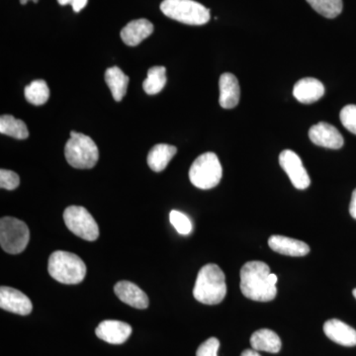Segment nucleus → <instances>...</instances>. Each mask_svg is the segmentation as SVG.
Listing matches in <instances>:
<instances>
[{"label": "nucleus", "instance_id": "nucleus-19", "mask_svg": "<svg viewBox=\"0 0 356 356\" xmlns=\"http://www.w3.org/2000/svg\"><path fill=\"white\" fill-rule=\"evenodd\" d=\"M177 153V147L172 145H156L147 154V165L154 172H163Z\"/></svg>", "mask_w": 356, "mask_h": 356}, {"label": "nucleus", "instance_id": "nucleus-22", "mask_svg": "<svg viewBox=\"0 0 356 356\" xmlns=\"http://www.w3.org/2000/svg\"><path fill=\"white\" fill-rule=\"evenodd\" d=\"M0 133L17 140L29 138V131L24 122L18 120L13 115H2L0 117Z\"/></svg>", "mask_w": 356, "mask_h": 356}, {"label": "nucleus", "instance_id": "nucleus-3", "mask_svg": "<svg viewBox=\"0 0 356 356\" xmlns=\"http://www.w3.org/2000/svg\"><path fill=\"white\" fill-rule=\"evenodd\" d=\"M49 273L63 284H79L86 275V266L81 257L69 252L57 250L50 255Z\"/></svg>", "mask_w": 356, "mask_h": 356}, {"label": "nucleus", "instance_id": "nucleus-33", "mask_svg": "<svg viewBox=\"0 0 356 356\" xmlns=\"http://www.w3.org/2000/svg\"><path fill=\"white\" fill-rule=\"evenodd\" d=\"M20 3L22 4V6H25V4H27L29 1H33L34 3H37V2L39 1V0H19Z\"/></svg>", "mask_w": 356, "mask_h": 356}, {"label": "nucleus", "instance_id": "nucleus-21", "mask_svg": "<svg viewBox=\"0 0 356 356\" xmlns=\"http://www.w3.org/2000/svg\"><path fill=\"white\" fill-rule=\"evenodd\" d=\"M105 81L115 102H120L127 93L129 77L118 67H112L105 72Z\"/></svg>", "mask_w": 356, "mask_h": 356}, {"label": "nucleus", "instance_id": "nucleus-31", "mask_svg": "<svg viewBox=\"0 0 356 356\" xmlns=\"http://www.w3.org/2000/svg\"><path fill=\"white\" fill-rule=\"evenodd\" d=\"M350 213L351 217L355 218L356 220V189L353 192V196H351Z\"/></svg>", "mask_w": 356, "mask_h": 356}, {"label": "nucleus", "instance_id": "nucleus-17", "mask_svg": "<svg viewBox=\"0 0 356 356\" xmlns=\"http://www.w3.org/2000/svg\"><path fill=\"white\" fill-rule=\"evenodd\" d=\"M154 30L153 23L149 20H133L121 30V39L127 46L136 47L151 36Z\"/></svg>", "mask_w": 356, "mask_h": 356}, {"label": "nucleus", "instance_id": "nucleus-11", "mask_svg": "<svg viewBox=\"0 0 356 356\" xmlns=\"http://www.w3.org/2000/svg\"><path fill=\"white\" fill-rule=\"evenodd\" d=\"M0 308L17 315L31 314L33 305L30 299L19 290L1 286L0 288Z\"/></svg>", "mask_w": 356, "mask_h": 356}, {"label": "nucleus", "instance_id": "nucleus-1", "mask_svg": "<svg viewBox=\"0 0 356 356\" xmlns=\"http://www.w3.org/2000/svg\"><path fill=\"white\" fill-rule=\"evenodd\" d=\"M277 276L262 261H248L241 269V291L254 301L269 302L277 294Z\"/></svg>", "mask_w": 356, "mask_h": 356}, {"label": "nucleus", "instance_id": "nucleus-29", "mask_svg": "<svg viewBox=\"0 0 356 356\" xmlns=\"http://www.w3.org/2000/svg\"><path fill=\"white\" fill-rule=\"evenodd\" d=\"M219 348V339L216 337H210L199 346L196 356H218Z\"/></svg>", "mask_w": 356, "mask_h": 356}, {"label": "nucleus", "instance_id": "nucleus-2", "mask_svg": "<svg viewBox=\"0 0 356 356\" xmlns=\"http://www.w3.org/2000/svg\"><path fill=\"white\" fill-rule=\"evenodd\" d=\"M226 295V276L222 269L217 264H206L199 271L194 285V298L206 305H217Z\"/></svg>", "mask_w": 356, "mask_h": 356}, {"label": "nucleus", "instance_id": "nucleus-24", "mask_svg": "<svg viewBox=\"0 0 356 356\" xmlns=\"http://www.w3.org/2000/svg\"><path fill=\"white\" fill-rule=\"evenodd\" d=\"M49 97H50V89L43 79L33 81L29 86L25 88L26 100L33 105H36V106L43 105L48 102Z\"/></svg>", "mask_w": 356, "mask_h": 356}, {"label": "nucleus", "instance_id": "nucleus-6", "mask_svg": "<svg viewBox=\"0 0 356 356\" xmlns=\"http://www.w3.org/2000/svg\"><path fill=\"white\" fill-rule=\"evenodd\" d=\"M222 170L217 154L205 153L199 156L189 170V179L194 186L207 191L221 181Z\"/></svg>", "mask_w": 356, "mask_h": 356}, {"label": "nucleus", "instance_id": "nucleus-30", "mask_svg": "<svg viewBox=\"0 0 356 356\" xmlns=\"http://www.w3.org/2000/svg\"><path fill=\"white\" fill-rule=\"evenodd\" d=\"M88 0H58V4L60 6H72V9H74V13H79V11L83 10L84 7L88 4Z\"/></svg>", "mask_w": 356, "mask_h": 356}, {"label": "nucleus", "instance_id": "nucleus-16", "mask_svg": "<svg viewBox=\"0 0 356 356\" xmlns=\"http://www.w3.org/2000/svg\"><path fill=\"white\" fill-rule=\"evenodd\" d=\"M324 332L334 343L350 348L356 346L355 330L337 318H332L325 323Z\"/></svg>", "mask_w": 356, "mask_h": 356}, {"label": "nucleus", "instance_id": "nucleus-13", "mask_svg": "<svg viewBox=\"0 0 356 356\" xmlns=\"http://www.w3.org/2000/svg\"><path fill=\"white\" fill-rule=\"evenodd\" d=\"M116 296L133 308L144 310L149 307V297L146 293L130 281H120L114 286Z\"/></svg>", "mask_w": 356, "mask_h": 356}, {"label": "nucleus", "instance_id": "nucleus-25", "mask_svg": "<svg viewBox=\"0 0 356 356\" xmlns=\"http://www.w3.org/2000/svg\"><path fill=\"white\" fill-rule=\"evenodd\" d=\"M314 10L325 18H336L343 11V0H307Z\"/></svg>", "mask_w": 356, "mask_h": 356}, {"label": "nucleus", "instance_id": "nucleus-12", "mask_svg": "<svg viewBox=\"0 0 356 356\" xmlns=\"http://www.w3.org/2000/svg\"><path fill=\"white\" fill-rule=\"evenodd\" d=\"M95 334L102 341L111 344H122L132 334V327L121 321H103L96 327Z\"/></svg>", "mask_w": 356, "mask_h": 356}, {"label": "nucleus", "instance_id": "nucleus-15", "mask_svg": "<svg viewBox=\"0 0 356 356\" xmlns=\"http://www.w3.org/2000/svg\"><path fill=\"white\" fill-rule=\"evenodd\" d=\"M219 102L222 108H235L240 102L241 88L238 79L233 74H222L219 81Z\"/></svg>", "mask_w": 356, "mask_h": 356}, {"label": "nucleus", "instance_id": "nucleus-20", "mask_svg": "<svg viewBox=\"0 0 356 356\" xmlns=\"http://www.w3.org/2000/svg\"><path fill=\"white\" fill-rule=\"evenodd\" d=\"M250 346L257 351H266L277 353L281 350V339L276 332L270 330L262 329L254 332L250 337Z\"/></svg>", "mask_w": 356, "mask_h": 356}, {"label": "nucleus", "instance_id": "nucleus-5", "mask_svg": "<svg viewBox=\"0 0 356 356\" xmlns=\"http://www.w3.org/2000/svg\"><path fill=\"white\" fill-rule=\"evenodd\" d=\"M161 13L184 24L200 26L210 20V10L194 0H163Z\"/></svg>", "mask_w": 356, "mask_h": 356}, {"label": "nucleus", "instance_id": "nucleus-28", "mask_svg": "<svg viewBox=\"0 0 356 356\" xmlns=\"http://www.w3.org/2000/svg\"><path fill=\"white\" fill-rule=\"evenodd\" d=\"M20 184V177L17 173L13 170H0V187L6 191H14L17 188Z\"/></svg>", "mask_w": 356, "mask_h": 356}, {"label": "nucleus", "instance_id": "nucleus-7", "mask_svg": "<svg viewBox=\"0 0 356 356\" xmlns=\"http://www.w3.org/2000/svg\"><path fill=\"white\" fill-rule=\"evenodd\" d=\"M29 241V228L24 222L13 217H3L0 220V245L7 254H21Z\"/></svg>", "mask_w": 356, "mask_h": 356}, {"label": "nucleus", "instance_id": "nucleus-9", "mask_svg": "<svg viewBox=\"0 0 356 356\" xmlns=\"http://www.w3.org/2000/svg\"><path fill=\"white\" fill-rule=\"evenodd\" d=\"M280 163L282 170L286 172L288 177L291 180L295 188L304 191L310 186L311 179L308 172L304 168L301 159L295 152L291 149L281 152Z\"/></svg>", "mask_w": 356, "mask_h": 356}, {"label": "nucleus", "instance_id": "nucleus-32", "mask_svg": "<svg viewBox=\"0 0 356 356\" xmlns=\"http://www.w3.org/2000/svg\"><path fill=\"white\" fill-rule=\"evenodd\" d=\"M241 356H261L259 355V351L254 350V348L252 350H245L243 351L242 355Z\"/></svg>", "mask_w": 356, "mask_h": 356}, {"label": "nucleus", "instance_id": "nucleus-8", "mask_svg": "<svg viewBox=\"0 0 356 356\" xmlns=\"http://www.w3.org/2000/svg\"><path fill=\"white\" fill-rule=\"evenodd\" d=\"M65 226L72 233L83 238L93 242L99 236V228L95 218L81 206H70L64 212Z\"/></svg>", "mask_w": 356, "mask_h": 356}, {"label": "nucleus", "instance_id": "nucleus-14", "mask_svg": "<svg viewBox=\"0 0 356 356\" xmlns=\"http://www.w3.org/2000/svg\"><path fill=\"white\" fill-rule=\"evenodd\" d=\"M324 95V84L314 77H305V79H300L293 88L294 97L304 104L317 102Z\"/></svg>", "mask_w": 356, "mask_h": 356}, {"label": "nucleus", "instance_id": "nucleus-10", "mask_svg": "<svg viewBox=\"0 0 356 356\" xmlns=\"http://www.w3.org/2000/svg\"><path fill=\"white\" fill-rule=\"evenodd\" d=\"M309 138L313 144L327 149H339L343 147L344 140L341 134L334 126L325 122H320L312 126L309 130Z\"/></svg>", "mask_w": 356, "mask_h": 356}, {"label": "nucleus", "instance_id": "nucleus-27", "mask_svg": "<svg viewBox=\"0 0 356 356\" xmlns=\"http://www.w3.org/2000/svg\"><path fill=\"white\" fill-rule=\"evenodd\" d=\"M339 118L343 127L356 135V105L350 104L343 107Z\"/></svg>", "mask_w": 356, "mask_h": 356}, {"label": "nucleus", "instance_id": "nucleus-18", "mask_svg": "<svg viewBox=\"0 0 356 356\" xmlns=\"http://www.w3.org/2000/svg\"><path fill=\"white\" fill-rule=\"evenodd\" d=\"M268 245L274 252L289 257H305L310 252V248L306 243L284 236H271Z\"/></svg>", "mask_w": 356, "mask_h": 356}, {"label": "nucleus", "instance_id": "nucleus-23", "mask_svg": "<svg viewBox=\"0 0 356 356\" xmlns=\"http://www.w3.org/2000/svg\"><path fill=\"white\" fill-rule=\"evenodd\" d=\"M166 69L165 67H151L147 72V79L143 83L145 92L149 95H158L166 84Z\"/></svg>", "mask_w": 356, "mask_h": 356}, {"label": "nucleus", "instance_id": "nucleus-4", "mask_svg": "<svg viewBox=\"0 0 356 356\" xmlns=\"http://www.w3.org/2000/svg\"><path fill=\"white\" fill-rule=\"evenodd\" d=\"M65 156L72 168L89 170L97 163L99 149L90 137L72 131L70 140L65 144Z\"/></svg>", "mask_w": 356, "mask_h": 356}, {"label": "nucleus", "instance_id": "nucleus-26", "mask_svg": "<svg viewBox=\"0 0 356 356\" xmlns=\"http://www.w3.org/2000/svg\"><path fill=\"white\" fill-rule=\"evenodd\" d=\"M170 221L180 235L187 236L191 233L192 222L184 213L172 210L170 214Z\"/></svg>", "mask_w": 356, "mask_h": 356}, {"label": "nucleus", "instance_id": "nucleus-34", "mask_svg": "<svg viewBox=\"0 0 356 356\" xmlns=\"http://www.w3.org/2000/svg\"><path fill=\"white\" fill-rule=\"evenodd\" d=\"M353 296H355V299H356V289L353 290Z\"/></svg>", "mask_w": 356, "mask_h": 356}]
</instances>
